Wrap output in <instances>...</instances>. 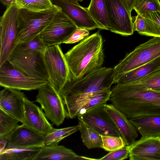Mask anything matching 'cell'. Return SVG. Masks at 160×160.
<instances>
[{
    "instance_id": "d6986e66",
    "label": "cell",
    "mask_w": 160,
    "mask_h": 160,
    "mask_svg": "<svg viewBox=\"0 0 160 160\" xmlns=\"http://www.w3.org/2000/svg\"><path fill=\"white\" fill-rule=\"evenodd\" d=\"M105 108L119 130L126 146H132L138 137V133L135 127L124 114L112 104H106Z\"/></svg>"
},
{
    "instance_id": "b9f144b4",
    "label": "cell",
    "mask_w": 160,
    "mask_h": 160,
    "mask_svg": "<svg viewBox=\"0 0 160 160\" xmlns=\"http://www.w3.org/2000/svg\"><path fill=\"white\" fill-rule=\"evenodd\" d=\"M78 1H79V2H82V1H83V0H78Z\"/></svg>"
},
{
    "instance_id": "8d00e7d4",
    "label": "cell",
    "mask_w": 160,
    "mask_h": 160,
    "mask_svg": "<svg viewBox=\"0 0 160 160\" xmlns=\"http://www.w3.org/2000/svg\"><path fill=\"white\" fill-rule=\"evenodd\" d=\"M133 31H137L141 35H144L145 29V24L144 19L141 15L137 14V16L132 17Z\"/></svg>"
},
{
    "instance_id": "f1b7e54d",
    "label": "cell",
    "mask_w": 160,
    "mask_h": 160,
    "mask_svg": "<svg viewBox=\"0 0 160 160\" xmlns=\"http://www.w3.org/2000/svg\"><path fill=\"white\" fill-rule=\"evenodd\" d=\"M111 94L110 89L99 92L93 95L81 108L78 116L97 107L107 104L109 100Z\"/></svg>"
},
{
    "instance_id": "83f0119b",
    "label": "cell",
    "mask_w": 160,
    "mask_h": 160,
    "mask_svg": "<svg viewBox=\"0 0 160 160\" xmlns=\"http://www.w3.org/2000/svg\"><path fill=\"white\" fill-rule=\"evenodd\" d=\"M145 24L144 35L160 37V11L142 15Z\"/></svg>"
},
{
    "instance_id": "f546056e",
    "label": "cell",
    "mask_w": 160,
    "mask_h": 160,
    "mask_svg": "<svg viewBox=\"0 0 160 160\" xmlns=\"http://www.w3.org/2000/svg\"><path fill=\"white\" fill-rule=\"evenodd\" d=\"M19 122L0 109V140H7Z\"/></svg>"
},
{
    "instance_id": "ab89813d",
    "label": "cell",
    "mask_w": 160,
    "mask_h": 160,
    "mask_svg": "<svg viewBox=\"0 0 160 160\" xmlns=\"http://www.w3.org/2000/svg\"><path fill=\"white\" fill-rule=\"evenodd\" d=\"M7 142V140H0V152L6 148Z\"/></svg>"
},
{
    "instance_id": "8fae6325",
    "label": "cell",
    "mask_w": 160,
    "mask_h": 160,
    "mask_svg": "<svg viewBox=\"0 0 160 160\" xmlns=\"http://www.w3.org/2000/svg\"><path fill=\"white\" fill-rule=\"evenodd\" d=\"M48 80L27 76L15 69L7 60L0 65V85L4 88L26 91L38 89Z\"/></svg>"
},
{
    "instance_id": "e575fe53",
    "label": "cell",
    "mask_w": 160,
    "mask_h": 160,
    "mask_svg": "<svg viewBox=\"0 0 160 160\" xmlns=\"http://www.w3.org/2000/svg\"><path fill=\"white\" fill-rule=\"evenodd\" d=\"M130 147L126 146L119 149L110 152L108 154L98 159L99 160H122L129 157Z\"/></svg>"
},
{
    "instance_id": "d6a6232c",
    "label": "cell",
    "mask_w": 160,
    "mask_h": 160,
    "mask_svg": "<svg viewBox=\"0 0 160 160\" xmlns=\"http://www.w3.org/2000/svg\"><path fill=\"white\" fill-rule=\"evenodd\" d=\"M102 141V148L108 152L113 151L126 146L122 136L101 135Z\"/></svg>"
},
{
    "instance_id": "60d3db41",
    "label": "cell",
    "mask_w": 160,
    "mask_h": 160,
    "mask_svg": "<svg viewBox=\"0 0 160 160\" xmlns=\"http://www.w3.org/2000/svg\"><path fill=\"white\" fill-rule=\"evenodd\" d=\"M98 160L97 159H95L93 158H88L87 157H85L84 156H79L78 155L77 157L76 158V160Z\"/></svg>"
},
{
    "instance_id": "603a6c76",
    "label": "cell",
    "mask_w": 160,
    "mask_h": 160,
    "mask_svg": "<svg viewBox=\"0 0 160 160\" xmlns=\"http://www.w3.org/2000/svg\"><path fill=\"white\" fill-rule=\"evenodd\" d=\"M87 9L100 29L109 30L108 12L105 0H91Z\"/></svg>"
},
{
    "instance_id": "836d02e7",
    "label": "cell",
    "mask_w": 160,
    "mask_h": 160,
    "mask_svg": "<svg viewBox=\"0 0 160 160\" xmlns=\"http://www.w3.org/2000/svg\"><path fill=\"white\" fill-rule=\"evenodd\" d=\"M18 45L24 48L36 51L43 53H44L47 48L39 35L30 41L20 43Z\"/></svg>"
},
{
    "instance_id": "3957f363",
    "label": "cell",
    "mask_w": 160,
    "mask_h": 160,
    "mask_svg": "<svg viewBox=\"0 0 160 160\" xmlns=\"http://www.w3.org/2000/svg\"><path fill=\"white\" fill-rule=\"evenodd\" d=\"M71 74L79 78L102 67L103 41L98 31L83 40L64 54Z\"/></svg>"
},
{
    "instance_id": "4dcf8cb0",
    "label": "cell",
    "mask_w": 160,
    "mask_h": 160,
    "mask_svg": "<svg viewBox=\"0 0 160 160\" xmlns=\"http://www.w3.org/2000/svg\"><path fill=\"white\" fill-rule=\"evenodd\" d=\"M19 9L40 11L52 8L54 4L51 0H15Z\"/></svg>"
},
{
    "instance_id": "9c48e42d",
    "label": "cell",
    "mask_w": 160,
    "mask_h": 160,
    "mask_svg": "<svg viewBox=\"0 0 160 160\" xmlns=\"http://www.w3.org/2000/svg\"><path fill=\"white\" fill-rule=\"evenodd\" d=\"M78 28L62 10L58 12L39 36L46 48L64 43Z\"/></svg>"
},
{
    "instance_id": "ac0fdd59",
    "label": "cell",
    "mask_w": 160,
    "mask_h": 160,
    "mask_svg": "<svg viewBox=\"0 0 160 160\" xmlns=\"http://www.w3.org/2000/svg\"><path fill=\"white\" fill-rule=\"evenodd\" d=\"M129 157L131 160H160V138L136 141L130 147Z\"/></svg>"
},
{
    "instance_id": "484cf974",
    "label": "cell",
    "mask_w": 160,
    "mask_h": 160,
    "mask_svg": "<svg viewBox=\"0 0 160 160\" xmlns=\"http://www.w3.org/2000/svg\"><path fill=\"white\" fill-rule=\"evenodd\" d=\"M79 126L56 129L53 128L44 135V144L46 146L58 145L60 142L79 130Z\"/></svg>"
},
{
    "instance_id": "ba28073f",
    "label": "cell",
    "mask_w": 160,
    "mask_h": 160,
    "mask_svg": "<svg viewBox=\"0 0 160 160\" xmlns=\"http://www.w3.org/2000/svg\"><path fill=\"white\" fill-rule=\"evenodd\" d=\"M19 8L15 3L7 7L0 18V65L7 61L17 44Z\"/></svg>"
},
{
    "instance_id": "9a60e30c",
    "label": "cell",
    "mask_w": 160,
    "mask_h": 160,
    "mask_svg": "<svg viewBox=\"0 0 160 160\" xmlns=\"http://www.w3.org/2000/svg\"><path fill=\"white\" fill-rule=\"evenodd\" d=\"M53 4L60 8L74 23L78 28L88 30L100 29L99 27L89 13L87 8L79 4L66 0H51Z\"/></svg>"
},
{
    "instance_id": "7c38bea8",
    "label": "cell",
    "mask_w": 160,
    "mask_h": 160,
    "mask_svg": "<svg viewBox=\"0 0 160 160\" xmlns=\"http://www.w3.org/2000/svg\"><path fill=\"white\" fill-rule=\"evenodd\" d=\"M111 32L122 36L132 35L134 32L131 13L122 0H105Z\"/></svg>"
},
{
    "instance_id": "6da1fadb",
    "label": "cell",
    "mask_w": 160,
    "mask_h": 160,
    "mask_svg": "<svg viewBox=\"0 0 160 160\" xmlns=\"http://www.w3.org/2000/svg\"><path fill=\"white\" fill-rule=\"evenodd\" d=\"M113 68L102 67L82 77L76 78L72 74L61 89L66 117H77L82 106L96 93L110 90L114 83Z\"/></svg>"
},
{
    "instance_id": "1f68e13d",
    "label": "cell",
    "mask_w": 160,
    "mask_h": 160,
    "mask_svg": "<svg viewBox=\"0 0 160 160\" xmlns=\"http://www.w3.org/2000/svg\"><path fill=\"white\" fill-rule=\"evenodd\" d=\"M133 9L141 15L160 11V2L159 0H135Z\"/></svg>"
},
{
    "instance_id": "44dd1931",
    "label": "cell",
    "mask_w": 160,
    "mask_h": 160,
    "mask_svg": "<svg viewBox=\"0 0 160 160\" xmlns=\"http://www.w3.org/2000/svg\"><path fill=\"white\" fill-rule=\"evenodd\" d=\"M78 155L63 146H44L41 148L33 160H76Z\"/></svg>"
},
{
    "instance_id": "277c9868",
    "label": "cell",
    "mask_w": 160,
    "mask_h": 160,
    "mask_svg": "<svg viewBox=\"0 0 160 160\" xmlns=\"http://www.w3.org/2000/svg\"><path fill=\"white\" fill-rule=\"evenodd\" d=\"M61 8L54 4L49 9L34 11L19 9L17 21V45L30 41L39 35Z\"/></svg>"
},
{
    "instance_id": "4fadbf2b",
    "label": "cell",
    "mask_w": 160,
    "mask_h": 160,
    "mask_svg": "<svg viewBox=\"0 0 160 160\" xmlns=\"http://www.w3.org/2000/svg\"><path fill=\"white\" fill-rule=\"evenodd\" d=\"M103 105L77 116L81 121L100 135L121 136L114 122L106 112Z\"/></svg>"
},
{
    "instance_id": "d4e9b609",
    "label": "cell",
    "mask_w": 160,
    "mask_h": 160,
    "mask_svg": "<svg viewBox=\"0 0 160 160\" xmlns=\"http://www.w3.org/2000/svg\"><path fill=\"white\" fill-rule=\"evenodd\" d=\"M81 138L84 145L88 149L102 148L101 135L83 122L79 121Z\"/></svg>"
},
{
    "instance_id": "d590c367",
    "label": "cell",
    "mask_w": 160,
    "mask_h": 160,
    "mask_svg": "<svg viewBox=\"0 0 160 160\" xmlns=\"http://www.w3.org/2000/svg\"><path fill=\"white\" fill-rule=\"evenodd\" d=\"M89 34L88 30L85 28H77L71 37L64 42L65 44H73L82 40Z\"/></svg>"
},
{
    "instance_id": "5b68a950",
    "label": "cell",
    "mask_w": 160,
    "mask_h": 160,
    "mask_svg": "<svg viewBox=\"0 0 160 160\" xmlns=\"http://www.w3.org/2000/svg\"><path fill=\"white\" fill-rule=\"evenodd\" d=\"M160 56V37H153L137 47L113 68L114 83L124 73Z\"/></svg>"
},
{
    "instance_id": "52a82bcc",
    "label": "cell",
    "mask_w": 160,
    "mask_h": 160,
    "mask_svg": "<svg viewBox=\"0 0 160 160\" xmlns=\"http://www.w3.org/2000/svg\"><path fill=\"white\" fill-rule=\"evenodd\" d=\"M44 58L49 83L59 94L70 74L64 54L59 45L47 48L44 54Z\"/></svg>"
},
{
    "instance_id": "4316f807",
    "label": "cell",
    "mask_w": 160,
    "mask_h": 160,
    "mask_svg": "<svg viewBox=\"0 0 160 160\" xmlns=\"http://www.w3.org/2000/svg\"><path fill=\"white\" fill-rule=\"evenodd\" d=\"M126 84L134 88L148 89L160 92V68L137 82Z\"/></svg>"
},
{
    "instance_id": "ffe728a7",
    "label": "cell",
    "mask_w": 160,
    "mask_h": 160,
    "mask_svg": "<svg viewBox=\"0 0 160 160\" xmlns=\"http://www.w3.org/2000/svg\"><path fill=\"white\" fill-rule=\"evenodd\" d=\"M129 120L141 135L140 139L160 138V114L139 116Z\"/></svg>"
},
{
    "instance_id": "cb8c5ba5",
    "label": "cell",
    "mask_w": 160,
    "mask_h": 160,
    "mask_svg": "<svg viewBox=\"0 0 160 160\" xmlns=\"http://www.w3.org/2000/svg\"><path fill=\"white\" fill-rule=\"evenodd\" d=\"M41 147L5 148L0 153V160H33Z\"/></svg>"
},
{
    "instance_id": "30bf717a",
    "label": "cell",
    "mask_w": 160,
    "mask_h": 160,
    "mask_svg": "<svg viewBox=\"0 0 160 160\" xmlns=\"http://www.w3.org/2000/svg\"><path fill=\"white\" fill-rule=\"evenodd\" d=\"M35 101L41 105L46 117L58 126L66 118V112L60 95L49 82L39 89Z\"/></svg>"
},
{
    "instance_id": "5bb4252c",
    "label": "cell",
    "mask_w": 160,
    "mask_h": 160,
    "mask_svg": "<svg viewBox=\"0 0 160 160\" xmlns=\"http://www.w3.org/2000/svg\"><path fill=\"white\" fill-rule=\"evenodd\" d=\"M6 149L42 147L44 146V135L22 124L9 136Z\"/></svg>"
},
{
    "instance_id": "e0dca14e",
    "label": "cell",
    "mask_w": 160,
    "mask_h": 160,
    "mask_svg": "<svg viewBox=\"0 0 160 160\" xmlns=\"http://www.w3.org/2000/svg\"><path fill=\"white\" fill-rule=\"evenodd\" d=\"M24 105V120L22 124L44 135L53 128L42 109L26 97Z\"/></svg>"
},
{
    "instance_id": "7402d4cb",
    "label": "cell",
    "mask_w": 160,
    "mask_h": 160,
    "mask_svg": "<svg viewBox=\"0 0 160 160\" xmlns=\"http://www.w3.org/2000/svg\"><path fill=\"white\" fill-rule=\"evenodd\" d=\"M160 68V56L151 62L120 76L115 83L127 84L137 82Z\"/></svg>"
},
{
    "instance_id": "2e32d148",
    "label": "cell",
    "mask_w": 160,
    "mask_h": 160,
    "mask_svg": "<svg viewBox=\"0 0 160 160\" xmlns=\"http://www.w3.org/2000/svg\"><path fill=\"white\" fill-rule=\"evenodd\" d=\"M25 98L19 90L5 88L0 92V109L22 123Z\"/></svg>"
},
{
    "instance_id": "f35d334b",
    "label": "cell",
    "mask_w": 160,
    "mask_h": 160,
    "mask_svg": "<svg viewBox=\"0 0 160 160\" xmlns=\"http://www.w3.org/2000/svg\"><path fill=\"white\" fill-rule=\"evenodd\" d=\"M1 2L4 6H8L13 3L15 4V0H0Z\"/></svg>"
},
{
    "instance_id": "74e56055",
    "label": "cell",
    "mask_w": 160,
    "mask_h": 160,
    "mask_svg": "<svg viewBox=\"0 0 160 160\" xmlns=\"http://www.w3.org/2000/svg\"><path fill=\"white\" fill-rule=\"evenodd\" d=\"M128 12L131 13L135 0H122Z\"/></svg>"
},
{
    "instance_id": "7a4b0ae2",
    "label": "cell",
    "mask_w": 160,
    "mask_h": 160,
    "mask_svg": "<svg viewBox=\"0 0 160 160\" xmlns=\"http://www.w3.org/2000/svg\"><path fill=\"white\" fill-rule=\"evenodd\" d=\"M109 101L129 119L141 116L160 114V92L117 83L111 90Z\"/></svg>"
},
{
    "instance_id": "8992f818",
    "label": "cell",
    "mask_w": 160,
    "mask_h": 160,
    "mask_svg": "<svg viewBox=\"0 0 160 160\" xmlns=\"http://www.w3.org/2000/svg\"><path fill=\"white\" fill-rule=\"evenodd\" d=\"M44 54L17 45L7 60L27 76L49 81Z\"/></svg>"
}]
</instances>
